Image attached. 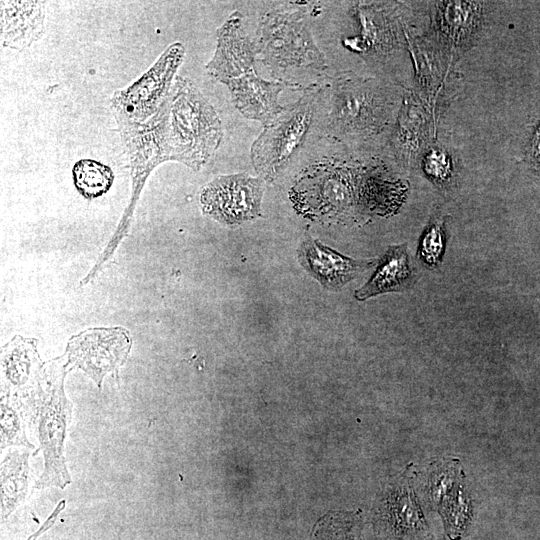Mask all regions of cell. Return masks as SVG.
Returning a JSON list of instances; mask_svg holds the SVG:
<instances>
[{
	"label": "cell",
	"mask_w": 540,
	"mask_h": 540,
	"mask_svg": "<svg viewBox=\"0 0 540 540\" xmlns=\"http://www.w3.org/2000/svg\"><path fill=\"white\" fill-rule=\"evenodd\" d=\"M264 180L246 173L222 175L209 182L200 197L204 214L232 226L261 215Z\"/></svg>",
	"instance_id": "obj_9"
},
{
	"label": "cell",
	"mask_w": 540,
	"mask_h": 540,
	"mask_svg": "<svg viewBox=\"0 0 540 540\" xmlns=\"http://www.w3.org/2000/svg\"><path fill=\"white\" fill-rule=\"evenodd\" d=\"M317 96L318 89H305L253 142L252 164L263 180L276 178L301 148L316 112Z\"/></svg>",
	"instance_id": "obj_5"
},
{
	"label": "cell",
	"mask_w": 540,
	"mask_h": 540,
	"mask_svg": "<svg viewBox=\"0 0 540 540\" xmlns=\"http://www.w3.org/2000/svg\"><path fill=\"white\" fill-rule=\"evenodd\" d=\"M36 345L37 340L15 336L2 347L1 394L22 401L35 388L45 366Z\"/></svg>",
	"instance_id": "obj_12"
},
{
	"label": "cell",
	"mask_w": 540,
	"mask_h": 540,
	"mask_svg": "<svg viewBox=\"0 0 540 540\" xmlns=\"http://www.w3.org/2000/svg\"><path fill=\"white\" fill-rule=\"evenodd\" d=\"M170 103L171 91L157 113L142 123L131 121L124 115L113 111L129 155L133 177V195L130 206L111 239V243L116 246L126 235L131 213L150 171L163 161H177L175 149L170 139Z\"/></svg>",
	"instance_id": "obj_4"
},
{
	"label": "cell",
	"mask_w": 540,
	"mask_h": 540,
	"mask_svg": "<svg viewBox=\"0 0 540 540\" xmlns=\"http://www.w3.org/2000/svg\"><path fill=\"white\" fill-rule=\"evenodd\" d=\"M28 451H9L1 460V518L6 519L25 499L29 486Z\"/></svg>",
	"instance_id": "obj_16"
},
{
	"label": "cell",
	"mask_w": 540,
	"mask_h": 540,
	"mask_svg": "<svg viewBox=\"0 0 540 540\" xmlns=\"http://www.w3.org/2000/svg\"><path fill=\"white\" fill-rule=\"evenodd\" d=\"M230 91L232 102L240 113L264 126L273 122L283 111L279 95L285 89L301 90L299 84L282 80L269 81L253 69L246 74L225 83Z\"/></svg>",
	"instance_id": "obj_11"
},
{
	"label": "cell",
	"mask_w": 540,
	"mask_h": 540,
	"mask_svg": "<svg viewBox=\"0 0 540 540\" xmlns=\"http://www.w3.org/2000/svg\"><path fill=\"white\" fill-rule=\"evenodd\" d=\"M414 282L415 272L407 244L392 245L378 260L371 278L355 291V298L364 301L384 293L403 292Z\"/></svg>",
	"instance_id": "obj_14"
},
{
	"label": "cell",
	"mask_w": 540,
	"mask_h": 540,
	"mask_svg": "<svg viewBox=\"0 0 540 540\" xmlns=\"http://www.w3.org/2000/svg\"><path fill=\"white\" fill-rule=\"evenodd\" d=\"M77 190L86 198H97L106 193L114 179L110 167L95 160L83 159L73 167Z\"/></svg>",
	"instance_id": "obj_17"
},
{
	"label": "cell",
	"mask_w": 540,
	"mask_h": 540,
	"mask_svg": "<svg viewBox=\"0 0 540 540\" xmlns=\"http://www.w3.org/2000/svg\"><path fill=\"white\" fill-rule=\"evenodd\" d=\"M255 45L257 56L274 73L326 67L309 29L307 9L301 5L286 3L268 11L260 20Z\"/></svg>",
	"instance_id": "obj_3"
},
{
	"label": "cell",
	"mask_w": 540,
	"mask_h": 540,
	"mask_svg": "<svg viewBox=\"0 0 540 540\" xmlns=\"http://www.w3.org/2000/svg\"><path fill=\"white\" fill-rule=\"evenodd\" d=\"M184 56L185 48L182 43L176 42L168 46L138 80L115 91L111 99L113 111L139 123L153 117L170 93Z\"/></svg>",
	"instance_id": "obj_6"
},
{
	"label": "cell",
	"mask_w": 540,
	"mask_h": 540,
	"mask_svg": "<svg viewBox=\"0 0 540 540\" xmlns=\"http://www.w3.org/2000/svg\"><path fill=\"white\" fill-rule=\"evenodd\" d=\"M533 151L535 154L540 152V128L538 129L537 133L535 134L534 140H533Z\"/></svg>",
	"instance_id": "obj_21"
},
{
	"label": "cell",
	"mask_w": 540,
	"mask_h": 540,
	"mask_svg": "<svg viewBox=\"0 0 540 540\" xmlns=\"http://www.w3.org/2000/svg\"><path fill=\"white\" fill-rule=\"evenodd\" d=\"M445 221L434 219L423 231L417 248V258L428 269L437 268L443 261L447 247Z\"/></svg>",
	"instance_id": "obj_19"
},
{
	"label": "cell",
	"mask_w": 540,
	"mask_h": 540,
	"mask_svg": "<svg viewBox=\"0 0 540 540\" xmlns=\"http://www.w3.org/2000/svg\"><path fill=\"white\" fill-rule=\"evenodd\" d=\"M131 346L130 334L123 327L90 328L69 339L64 356L70 370L81 369L101 389L107 374H118Z\"/></svg>",
	"instance_id": "obj_7"
},
{
	"label": "cell",
	"mask_w": 540,
	"mask_h": 540,
	"mask_svg": "<svg viewBox=\"0 0 540 540\" xmlns=\"http://www.w3.org/2000/svg\"><path fill=\"white\" fill-rule=\"evenodd\" d=\"M300 264L325 288L338 290L370 267L372 260H355L307 237L298 251Z\"/></svg>",
	"instance_id": "obj_13"
},
{
	"label": "cell",
	"mask_w": 540,
	"mask_h": 540,
	"mask_svg": "<svg viewBox=\"0 0 540 540\" xmlns=\"http://www.w3.org/2000/svg\"><path fill=\"white\" fill-rule=\"evenodd\" d=\"M425 172L438 185L446 184L451 176L448 158L441 152H431L425 160Z\"/></svg>",
	"instance_id": "obj_20"
},
{
	"label": "cell",
	"mask_w": 540,
	"mask_h": 540,
	"mask_svg": "<svg viewBox=\"0 0 540 540\" xmlns=\"http://www.w3.org/2000/svg\"><path fill=\"white\" fill-rule=\"evenodd\" d=\"M10 446L34 448L25 434L22 402L1 394V450Z\"/></svg>",
	"instance_id": "obj_18"
},
{
	"label": "cell",
	"mask_w": 540,
	"mask_h": 540,
	"mask_svg": "<svg viewBox=\"0 0 540 540\" xmlns=\"http://www.w3.org/2000/svg\"><path fill=\"white\" fill-rule=\"evenodd\" d=\"M66 367L62 358L45 363L39 382L26 398L44 457V469L36 482L39 489H64L71 483L64 457V441L72 416V404L64 392Z\"/></svg>",
	"instance_id": "obj_1"
},
{
	"label": "cell",
	"mask_w": 540,
	"mask_h": 540,
	"mask_svg": "<svg viewBox=\"0 0 540 540\" xmlns=\"http://www.w3.org/2000/svg\"><path fill=\"white\" fill-rule=\"evenodd\" d=\"M170 139L177 162L198 171L218 149L223 130L214 107L194 83L176 76L171 89Z\"/></svg>",
	"instance_id": "obj_2"
},
{
	"label": "cell",
	"mask_w": 540,
	"mask_h": 540,
	"mask_svg": "<svg viewBox=\"0 0 540 540\" xmlns=\"http://www.w3.org/2000/svg\"><path fill=\"white\" fill-rule=\"evenodd\" d=\"M45 3L42 1H1V42L24 49L43 33Z\"/></svg>",
	"instance_id": "obj_15"
},
{
	"label": "cell",
	"mask_w": 540,
	"mask_h": 540,
	"mask_svg": "<svg viewBox=\"0 0 540 540\" xmlns=\"http://www.w3.org/2000/svg\"><path fill=\"white\" fill-rule=\"evenodd\" d=\"M377 96L368 82L339 75L330 87L325 132L342 137L375 129L382 118Z\"/></svg>",
	"instance_id": "obj_8"
},
{
	"label": "cell",
	"mask_w": 540,
	"mask_h": 540,
	"mask_svg": "<svg viewBox=\"0 0 540 540\" xmlns=\"http://www.w3.org/2000/svg\"><path fill=\"white\" fill-rule=\"evenodd\" d=\"M256 56L255 41L245 33L243 16L235 11L218 28L215 53L205 68L225 84L253 70Z\"/></svg>",
	"instance_id": "obj_10"
}]
</instances>
